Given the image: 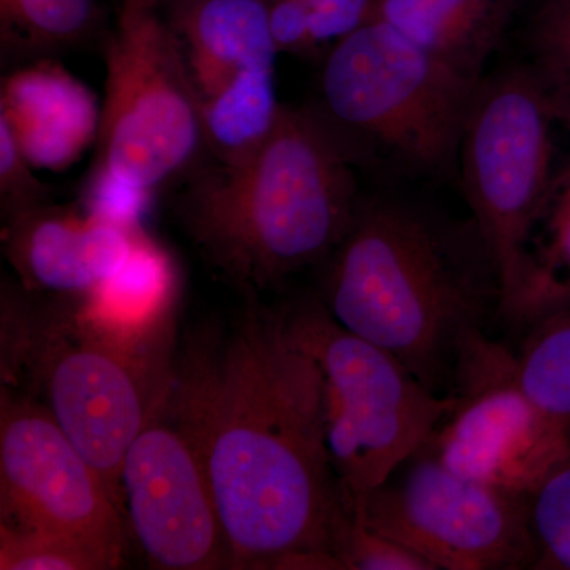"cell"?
Masks as SVG:
<instances>
[{
	"mask_svg": "<svg viewBox=\"0 0 570 570\" xmlns=\"http://www.w3.org/2000/svg\"><path fill=\"white\" fill-rule=\"evenodd\" d=\"M561 126L560 107L523 63L482 78L461 137V189L497 265L499 314L513 325L539 318L531 245L561 164Z\"/></svg>",
	"mask_w": 570,
	"mask_h": 570,
	"instance_id": "obj_5",
	"label": "cell"
},
{
	"mask_svg": "<svg viewBox=\"0 0 570 570\" xmlns=\"http://www.w3.org/2000/svg\"><path fill=\"white\" fill-rule=\"evenodd\" d=\"M105 58V102L89 183L148 198L197 167L206 149L200 99L159 10L121 3Z\"/></svg>",
	"mask_w": 570,
	"mask_h": 570,
	"instance_id": "obj_8",
	"label": "cell"
},
{
	"mask_svg": "<svg viewBox=\"0 0 570 570\" xmlns=\"http://www.w3.org/2000/svg\"><path fill=\"white\" fill-rule=\"evenodd\" d=\"M480 81L387 22L370 20L333 45L322 70L321 107L365 163L384 160L407 174L445 176L459 168Z\"/></svg>",
	"mask_w": 570,
	"mask_h": 570,
	"instance_id": "obj_6",
	"label": "cell"
},
{
	"mask_svg": "<svg viewBox=\"0 0 570 570\" xmlns=\"http://www.w3.org/2000/svg\"><path fill=\"white\" fill-rule=\"evenodd\" d=\"M528 66L570 127V0H539L528 24Z\"/></svg>",
	"mask_w": 570,
	"mask_h": 570,
	"instance_id": "obj_22",
	"label": "cell"
},
{
	"mask_svg": "<svg viewBox=\"0 0 570 570\" xmlns=\"http://www.w3.org/2000/svg\"><path fill=\"white\" fill-rule=\"evenodd\" d=\"M2 570H107L99 557L66 539L43 532L0 527Z\"/></svg>",
	"mask_w": 570,
	"mask_h": 570,
	"instance_id": "obj_24",
	"label": "cell"
},
{
	"mask_svg": "<svg viewBox=\"0 0 570 570\" xmlns=\"http://www.w3.org/2000/svg\"><path fill=\"white\" fill-rule=\"evenodd\" d=\"M333 557L340 569L433 570L415 551L371 530L362 520L346 513L336 524Z\"/></svg>",
	"mask_w": 570,
	"mask_h": 570,
	"instance_id": "obj_25",
	"label": "cell"
},
{
	"mask_svg": "<svg viewBox=\"0 0 570 570\" xmlns=\"http://www.w3.org/2000/svg\"><path fill=\"white\" fill-rule=\"evenodd\" d=\"M449 395L426 445L464 478L530 497L570 453L569 431L521 385L517 355L483 330L461 348Z\"/></svg>",
	"mask_w": 570,
	"mask_h": 570,
	"instance_id": "obj_10",
	"label": "cell"
},
{
	"mask_svg": "<svg viewBox=\"0 0 570 570\" xmlns=\"http://www.w3.org/2000/svg\"><path fill=\"white\" fill-rule=\"evenodd\" d=\"M517 365L531 400L570 433V305L532 325Z\"/></svg>",
	"mask_w": 570,
	"mask_h": 570,
	"instance_id": "obj_19",
	"label": "cell"
},
{
	"mask_svg": "<svg viewBox=\"0 0 570 570\" xmlns=\"http://www.w3.org/2000/svg\"><path fill=\"white\" fill-rule=\"evenodd\" d=\"M534 569L570 570V453L528 497Z\"/></svg>",
	"mask_w": 570,
	"mask_h": 570,
	"instance_id": "obj_23",
	"label": "cell"
},
{
	"mask_svg": "<svg viewBox=\"0 0 570 570\" xmlns=\"http://www.w3.org/2000/svg\"><path fill=\"white\" fill-rule=\"evenodd\" d=\"M354 517L415 551L433 570L535 564L528 497L464 478L445 466L426 442Z\"/></svg>",
	"mask_w": 570,
	"mask_h": 570,
	"instance_id": "obj_9",
	"label": "cell"
},
{
	"mask_svg": "<svg viewBox=\"0 0 570 570\" xmlns=\"http://www.w3.org/2000/svg\"><path fill=\"white\" fill-rule=\"evenodd\" d=\"M167 9L204 116L279 105L268 0H178Z\"/></svg>",
	"mask_w": 570,
	"mask_h": 570,
	"instance_id": "obj_13",
	"label": "cell"
},
{
	"mask_svg": "<svg viewBox=\"0 0 570 570\" xmlns=\"http://www.w3.org/2000/svg\"><path fill=\"white\" fill-rule=\"evenodd\" d=\"M268 9L277 50L302 52L365 24L373 0H268Z\"/></svg>",
	"mask_w": 570,
	"mask_h": 570,
	"instance_id": "obj_21",
	"label": "cell"
},
{
	"mask_svg": "<svg viewBox=\"0 0 570 570\" xmlns=\"http://www.w3.org/2000/svg\"><path fill=\"white\" fill-rule=\"evenodd\" d=\"M167 404L204 464L232 569H340L322 374L287 314L250 307L195 346Z\"/></svg>",
	"mask_w": 570,
	"mask_h": 570,
	"instance_id": "obj_1",
	"label": "cell"
},
{
	"mask_svg": "<svg viewBox=\"0 0 570 570\" xmlns=\"http://www.w3.org/2000/svg\"><path fill=\"white\" fill-rule=\"evenodd\" d=\"M174 295L170 258L141 232L126 264L91 295L78 299V311L115 335L160 344Z\"/></svg>",
	"mask_w": 570,
	"mask_h": 570,
	"instance_id": "obj_17",
	"label": "cell"
},
{
	"mask_svg": "<svg viewBox=\"0 0 570 570\" xmlns=\"http://www.w3.org/2000/svg\"><path fill=\"white\" fill-rule=\"evenodd\" d=\"M354 142L322 107L281 108L272 132L235 163L195 167L179 198L187 234L249 294L321 266L360 198Z\"/></svg>",
	"mask_w": 570,
	"mask_h": 570,
	"instance_id": "obj_3",
	"label": "cell"
},
{
	"mask_svg": "<svg viewBox=\"0 0 570 570\" xmlns=\"http://www.w3.org/2000/svg\"><path fill=\"white\" fill-rule=\"evenodd\" d=\"M531 254L538 269L540 321L570 305V146L540 214Z\"/></svg>",
	"mask_w": 570,
	"mask_h": 570,
	"instance_id": "obj_20",
	"label": "cell"
},
{
	"mask_svg": "<svg viewBox=\"0 0 570 570\" xmlns=\"http://www.w3.org/2000/svg\"><path fill=\"white\" fill-rule=\"evenodd\" d=\"M178 2V0H121L126 6L138 7V9H153L159 10L163 7L170 6V3Z\"/></svg>",
	"mask_w": 570,
	"mask_h": 570,
	"instance_id": "obj_27",
	"label": "cell"
},
{
	"mask_svg": "<svg viewBox=\"0 0 570 570\" xmlns=\"http://www.w3.org/2000/svg\"><path fill=\"white\" fill-rule=\"evenodd\" d=\"M32 170L9 127L0 122V204L3 220L50 202L47 186L32 175Z\"/></svg>",
	"mask_w": 570,
	"mask_h": 570,
	"instance_id": "obj_26",
	"label": "cell"
},
{
	"mask_svg": "<svg viewBox=\"0 0 570 570\" xmlns=\"http://www.w3.org/2000/svg\"><path fill=\"white\" fill-rule=\"evenodd\" d=\"M138 224L92 208L48 204L6 219L2 242L10 265L28 294L85 298L132 254Z\"/></svg>",
	"mask_w": 570,
	"mask_h": 570,
	"instance_id": "obj_14",
	"label": "cell"
},
{
	"mask_svg": "<svg viewBox=\"0 0 570 570\" xmlns=\"http://www.w3.org/2000/svg\"><path fill=\"white\" fill-rule=\"evenodd\" d=\"M102 107L96 94L55 59L22 63L0 89V122L33 168L62 171L96 142Z\"/></svg>",
	"mask_w": 570,
	"mask_h": 570,
	"instance_id": "obj_15",
	"label": "cell"
},
{
	"mask_svg": "<svg viewBox=\"0 0 570 570\" xmlns=\"http://www.w3.org/2000/svg\"><path fill=\"white\" fill-rule=\"evenodd\" d=\"M287 317L321 370L326 448L341 505L354 517L436 431L452 396L431 392L396 356L347 332L321 299Z\"/></svg>",
	"mask_w": 570,
	"mask_h": 570,
	"instance_id": "obj_7",
	"label": "cell"
},
{
	"mask_svg": "<svg viewBox=\"0 0 570 570\" xmlns=\"http://www.w3.org/2000/svg\"><path fill=\"white\" fill-rule=\"evenodd\" d=\"M3 296V381L22 370L122 512L127 450L171 387L160 344L126 340L77 309L33 313ZM126 517V515H124Z\"/></svg>",
	"mask_w": 570,
	"mask_h": 570,
	"instance_id": "obj_4",
	"label": "cell"
},
{
	"mask_svg": "<svg viewBox=\"0 0 570 570\" xmlns=\"http://www.w3.org/2000/svg\"><path fill=\"white\" fill-rule=\"evenodd\" d=\"M0 501L2 524L78 543L108 569L122 564L129 527L107 483L43 404L6 390Z\"/></svg>",
	"mask_w": 570,
	"mask_h": 570,
	"instance_id": "obj_11",
	"label": "cell"
},
{
	"mask_svg": "<svg viewBox=\"0 0 570 570\" xmlns=\"http://www.w3.org/2000/svg\"><path fill=\"white\" fill-rule=\"evenodd\" d=\"M318 268L330 316L441 396L464 343L501 306L497 265L474 219L401 195L363 194Z\"/></svg>",
	"mask_w": 570,
	"mask_h": 570,
	"instance_id": "obj_2",
	"label": "cell"
},
{
	"mask_svg": "<svg viewBox=\"0 0 570 570\" xmlns=\"http://www.w3.org/2000/svg\"><path fill=\"white\" fill-rule=\"evenodd\" d=\"M164 401L124 459L121 491L127 527L153 568H230L204 464L178 422L165 417Z\"/></svg>",
	"mask_w": 570,
	"mask_h": 570,
	"instance_id": "obj_12",
	"label": "cell"
},
{
	"mask_svg": "<svg viewBox=\"0 0 570 570\" xmlns=\"http://www.w3.org/2000/svg\"><path fill=\"white\" fill-rule=\"evenodd\" d=\"M100 24V0H0V47L9 61L51 59L91 40Z\"/></svg>",
	"mask_w": 570,
	"mask_h": 570,
	"instance_id": "obj_18",
	"label": "cell"
},
{
	"mask_svg": "<svg viewBox=\"0 0 570 570\" xmlns=\"http://www.w3.org/2000/svg\"><path fill=\"white\" fill-rule=\"evenodd\" d=\"M523 2L373 0L370 20L387 22L430 55L480 81Z\"/></svg>",
	"mask_w": 570,
	"mask_h": 570,
	"instance_id": "obj_16",
	"label": "cell"
}]
</instances>
